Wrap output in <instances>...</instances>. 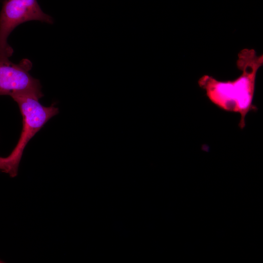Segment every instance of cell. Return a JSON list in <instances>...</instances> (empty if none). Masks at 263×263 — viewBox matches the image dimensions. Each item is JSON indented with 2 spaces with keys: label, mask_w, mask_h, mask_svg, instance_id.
I'll list each match as a JSON object with an SVG mask.
<instances>
[{
  "label": "cell",
  "mask_w": 263,
  "mask_h": 263,
  "mask_svg": "<svg viewBox=\"0 0 263 263\" xmlns=\"http://www.w3.org/2000/svg\"><path fill=\"white\" fill-rule=\"evenodd\" d=\"M42 97L35 93H25L11 97L18 104L22 117V128L19 140L8 156L17 169L29 141L50 119L59 112L58 109L54 104L49 107L42 105L39 101Z\"/></svg>",
  "instance_id": "1"
},
{
  "label": "cell",
  "mask_w": 263,
  "mask_h": 263,
  "mask_svg": "<svg viewBox=\"0 0 263 263\" xmlns=\"http://www.w3.org/2000/svg\"><path fill=\"white\" fill-rule=\"evenodd\" d=\"M31 20L52 24L53 18L44 13L37 0H4L0 13V57L9 58L13 50L7 43L11 32Z\"/></svg>",
  "instance_id": "3"
},
{
  "label": "cell",
  "mask_w": 263,
  "mask_h": 263,
  "mask_svg": "<svg viewBox=\"0 0 263 263\" xmlns=\"http://www.w3.org/2000/svg\"><path fill=\"white\" fill-rule=\"evenodd\" d=\"M263 64V55H258L253 49H243L238 54L237 66L242 73L232 82L237 113L240 114L238 126L241 129L245 127L247 114L251 111L257 110L253 105V100L257 72Z\"/></svg>",
  "instance_id": "2"
},
{
  "label": "cell",
  "mask_w": 263,
  "mask_h": 263,
  "mask_svg": "<svg viewBox=\"0 0 263 263\" xmlns=\"http://www.w3.org/2000/svg\"><path fill=\"white\" fill-rule=\"evenodd\" d=\"M198 82L212 103L224 111L237 113L232 80L222 81L206 75Z\"/></svg>",
  "instance_id": "5"
},
{
  "label": "cell",
  "mask_w": 263,
  "mask_h": 263,
  "mask_svg": "<svg viewBox=\"0 0 263 263\" xmlns=\"http://www.w3.org/2000/svg\"><path fill=\"white\" fill-rule=\"evenodd\" d=\"M32 67V62L26 58L16 64L8 58L0 57V95L12 97L22 94L35 93L43 96L39 80L29 73Z\"/></svg>",
  "instance_id": "4"
},
{
  "label": "cell",
  "mask_w": 263,
  "mask_h": 263,
  "mask_svg": "<svg viewBox=\"0 0 263 263\" xmlns=\"http://www.w3.org/2000/svg\"><path fill=\"white\" fill-rule=\"evenodd\" d=\"M0 169L9 174L11 176H15L18 171L8 156L6 158L0 157Z\"/></svg>",
  "instance_id": "6"
}]
</instances>
